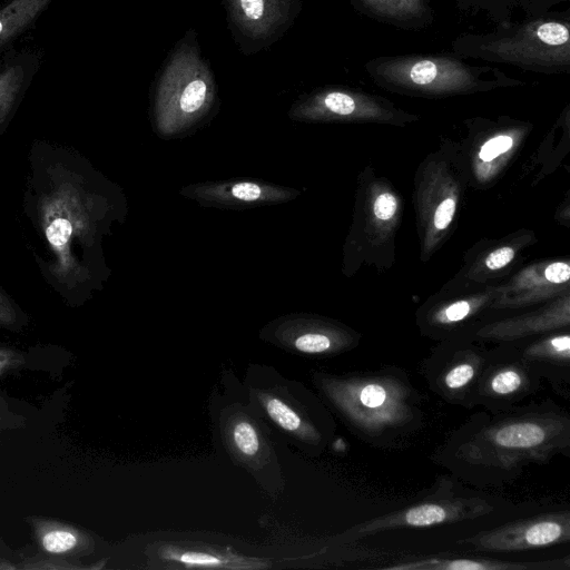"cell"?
Returning <instances> with one entry per match:
<instances>
[{"label":"cell","mask_w":570,"mask_h":570,"mask_svg":"<svg viewBox=\"0 0 570 570\" xmlns=\"http://www.w3.org/2000/svg\"><path fill=\"white\" fill-rule=\"evenodd\" d=\"M569 453L570 415L544 400L498 413H474L432 458L456 479L485 488L510 483L524 468Z\"/></svg>","instance_id":"6da1fadb"},{"label":"cell","mask_w":570,"mask_h":570,"mask_svg":"<svg viewBox=\"0 0 570 570\" xmlns=\"http://www.w3.org/2000/svg\"><path fill=\"white\" fill-rule=\"evenodd\" d=\"M317 383L348 430L371 446L402 449L424 428L423 395L402 367L320 374Z\"/></svg>","instance_id":"7a4b0ae2"},{"label":"cell","mask_w":570,"mask_h":570,"mask_svg":"<svg viewBox=\"0 0 570 570\" xmlns=\"http://www.w3.org/2000/svg\"><path fill=\"white\" fill-rule=\"evenodd\" d=\"M455 55L509 65L543 75L570 72V10L525 17L489 32H463L452 41Z\"/></svg>","instance_id":"3957f363"},{"label":"cell","mask_w":570,"mask_h":570,"mask_svg":"<svg viewBox=\"0 0 570 570\" xmlns=\"http://www.w3.org/2000/svg\"><path fill=\"white\" fill-rule=\"evenodd\" d=\"M364 68L380 88L412 97L444 98L524 85L497 67L468 63L454 52L379 56Z\"/></svg>","instance_id":"277c9868"},{"label":"cell","mask_w":570,"mask_h":570,"mask_svg":"<svg viewBox=\"0 0 570 570\" xmlns=\"http://www.w3.org/2000/svg\"><path fill=\"white\" fill-rule=\"evenodd\" d=\"M455 483L441 476L434 491L424 499L399 510L362 521L338 535L343 541H358L382 532L421 529L475 520L495 511V504L478 495H461Z\"/></svg>","instance_id":"5b68a950"},{"label":"cell","mask_w":570,"mask_h":570,"mask_svg":"<svg viewBox=\"0 0 570 570\" xmlns=\"http://www.w3.org/2000/svg\"><path fill=\"white\" fill-rule=\"evenodd\" d=\"M91 208L92 199L73 181L57 184L40 202L41 225L56 255L52 273L69 285L81 278L75 246L90 235Z\"/></svg>","instance_id":"8992f818"},{"label":"cell","mask_w":570,"mask_h":570,"mask_svg":"<svg viewBox=\"0 0 570 570\" xmlns=\"http://www.w3.org/2000/svg\"><path fill=\"white\" fill-rule=\"evenodd\" d=\"M487 353L473 333L461 334L440 341L421 362L420 371L435 395L446 403L471 410Z\"/></svg>","instance_id":"52a82bcc"},{"label":"cell","mask_w":570,"mask_h":570,"mask_svg":"<svg viewBox=\"0 0 570 570\" xmlns=\"http://www.w3.org/2000/svg\"><path fill=\"white\" fill-rule=\"evenodd\" d=\"M541 379L524 363L513 343L488 350L473 405L498 413L519 405L540 389Z\"/></svg>","instance_id":"ba28073f"},{"label":"cell","mask_w":570,"mask_h":570,"mask_svg":"<svg viewBox=\"0 0 570 570\" xmlns=\"http://www.w3.org/2000/svg\"><path fill=\"white\" fill-rule=\"evenodd\" d=\"M309 120L404 125L417 116L397 108L386 98L351 87H326L309 95L298 107Z\"/></svg>","instance_id":"9c48e42d"},{"label":"cell","mask_w":570,"mask_h":570,"mask_svg":"<svg viewBox=\"0 0 570 570\" xmlns=\"http://www.w3.org/2000/svg\"><path fill=\"white\" fill-rule=\"evenodd\" d=\"M570 511H552L514 520L459 540L480 551L511 552L568 543Z\"/></svg>","instance_id":"30bf717a"},{"label":"cell","mask_w":570,"mask_h":570,"mask_svg":"<svg viewBox=\"0 0 570 570\" xmlns=\"http://www.w3.org/2000/svg\"><path fill=\"white\" fill-rule=\"evenodd\" d=\"M213 98V81L194 52H179L163 75L159 107L167 117L191 119L205 110Z\"/></svg>","instance_id":"8fae6325"},{"label":"cell","mask_w":570,"mask_h":570,"mask_svg":"<svg viewBox=\"0 0 570 570\" xmlns=\"http://www.w3.org/2000/svg\"><path fill=\"white\" fill-rule=\"evenodd\" d=\"M570 265L567 261H551L531 265L499 287V297L492 309L521 308L541 301L559 297L568 288Z\"/></svg>","instance_id":"7c38bea8"},{"label":"cell","mask_w":570,"mask_h":570,"mask_svg":"<svg viewBox=\"0 0 570 570\" xmlns=\"http://www.w3.org/2000/svg\"><path fill=\"white\" fill-rule=\"evenodd\" d=\"M524 363L553 391L570 400L569 328L549 332L529 340L512 342Z\"/></svg>","instance_id":"4fadbf2b"},{"label":"cell","mask_w":570,"mask_h":570,"mask_svg":"<svg viewBox=\"0 0 570 570\" xmlns=\"http://www.w3.org/2000/svg\"><path fill=\"white\" fill-rule=\"evenodd\" d=\"M493 294H474L440 301L417 313L421 333L432 340L443 341L461 334L474 333V321L499 297Z\"/></svg>","instance_id":"5bb4252c"},{"label":"cell","mask_w":570,"mask_h":570,"mask_svg":"<svg viewBox=\"0 0 570 570\" xmlns=\"http://www.w3.org/2000/svg\"><path fill=\"white\" fill-rule=\"evenodd\" d=\"M569 296L522 315L482 324L473 335L479 341L512 343L529 340L549 332L569 328Z\"/></svg>","instance_id":"9a60e30c"},{"label":"cell","mask_w":570,"mask_h":570,"mask_svg":"<svg viewBox=\"0 0 570 570\" xmlns=\"http://www.w3.org/2000/svg\"><path fill=\"white\" fill-rule=\"evenodd\" d=\"M570 557L544 561H504L487 557L401 553L382 570H569Z\"/></svg>","instance_id":"2e32d148"},{"label":"cell","mask_w":570,"mask_h":570,"mask_svg":"<svg viewBox=\"0 0 570 570\" xmlns=\"http://www.w3.org/2000/svg\"><path fill=\"white\" fill-rule=\"evenodd\" d=\"M282 341L302 354L332 356L355 348L360 335L328 321L299 320L283 330Z\"/></svg>","instance_id":"e0dca14e"},{"label":"cell","mask_w":570,"mask_h":570,"mask_svg":"<svg viewBox=\"0 0 570 570\" xmlns=\"http://www.w3.org/2000/svg\"><path fill=\"white\" fill-rule=\"evenodd\" d=\"M432 181L423 188L420 197V223L423 228V245L428 249L436 246L453 224L458 203L459 187L446 171H435Z\"/></svg>","instance_id":"ac0fdd59"},{"label":"cell","mask_w":570,"mask_h":570,"mask_svg":"<svg viewBox=\"0 0 570 570\" xmlns=\"http://www.w3.org/2000/svg\"><path fill=\"white\" fill-rule=\"evenodd\" d=\"M353 9L374 21L402 30H421L434 21L431 0H348Z\"/></svg>","instance_id":"d6986e66"},{"label":"cell","mask_w":570,"mask_h":570,"mask_svg":"<svg viewBox=\"0 0 570 570\" xmlns=\"http://www.w3.org/2000/svg\"><path fill=\"white\" fill-rule=\"evenodd\" d=\"M159 559L183 568L261 569L267 564L258 559L239 556L226 548L163 544L157 549Z\"/></svg>","instance_id":"ffe728a7"},{"label":"cell","mask_w":570,"mask_h":570,"mask_svg":"<svg viewBox=\"0 0 570 570\" xmlns=\"http://www.w3.org/2000/svg\"><path fill=\"white\" fill-rule=\"evenodd\" d=\"M197 199L214 205L247 207L287 199L288 190L255 181L199 185L191 188Z\"/></svg>","instance_id":"44dd1931"},{"label":"cell","mask_w":570,"mask_h":570,"mask_svg":"<svg viewBox=\"0 0 570 570\" xmlns=\"http://www.w3.org/2000/svg\"><path fill=\"white\" fill-rule=\"evenodd\" d=\"M236 24L255 37H268L287 19L289 0H230Z\"/></svg>","instance_id":"7402d4cb"},{"label":"cell","mask_w":570,"mask_h":570,"mask_svg":"<svg viewBox=\"0 0 570 570\" xmlns=\"http://www.w3.org/2000/svg\"><path fill=\"white\" fill-rule=\"evenodd\" d=\"M257 399L267 416L281 429L308 445L322 444L324 438L321 430L282 397L272 393H259Z\"/></svg>","instance_id":"603a6c76"},{"label":"cell","mask_w":570,"mask_h":570,"mask_svg":"<svg viewBox=\"0 0 570 570\" xmlns=\"http://www.w3.org/2000/svg\"><path fill=\"white\" fill-rule=\"evenodd\" d=\"M53 0H9L0 8V49L27 30Z\"/></svg>","instance_id":"cb8c5ba5"},{"label":"cell","mask_w":570,"mask_h":570,"mask_svg":"<svg viewBox=\"0 0 570 570\" xmlns=\"http://www.w3.org/2000/svg\"><path fill=\"white\" fill-rule=\"evenodd\" d=\"M226 434L232 451L245 462L262 456L264 442L256 424L247 415H233L226 424Z\"/></svg>","instance_id":"d4e9b609"},{"label":"cell","mask_w":570,"mask_h":570,"mask_svg":"<svg viewBox=\"0 0 570 570\" xmlns=\"http://www.w3.org/2000/svg\"><path fill=\"white\" fill-rule=\"evenodd\" d=\"M28 73L27 61L19 59L0 66V125L8 117L27 83Z\"/></svg>","instance_id":"484cf974"},{"label":"cell","mask_w":570,"mask_h":570,"mask_svg":"<svg viewBox=\"0 0 570 570\" xmlns=\"http://www.w3.org/2000/svg\"><path fill=\"white\" fill-rule=\"evenodd\" d=\"M519 249L517 242L493 246L475 261L470 269V277L478 281L481 276L505 271L515 261Z\"/></svg>","instance_id":"4316f807"},{"label":"cell","mask_w":570,"mask_h":570,"mask_svg":"<svg viewBox=\"0 0 570 570\" xmlns=\"http://www.w3.org/2000/svg\"><path fill=\"white\" fill-rule=\"evenodd\" d=\"M525 0H454L456 8L462 12H482L495 26L512 21L514 9L521 8Z\"/></svg>","instance_id":"83f0119b"},{"label":"cell","mask_w":570,"mask_h":570,"mask_svg":"<svg viewBox=\"0 0 570 570\" xmlns=\"http://www.w3.org/2000/svg\"><path fill=\"white\" fill-rule=\"evenodd\" d=\"M77 543V538L68 531L56 530L45 534L42 539L43 548L53 553L65 552L73 548Z\"/></svg>","instance_id":"f1b7e54d"},{"label":"cell","mask_w":570,"mask_h":570,"mask_svg":"<svg viewBox=\"0 0 570 570\" xmlns=\"http://www.w3.org/2000/svg\"><path fill=\"white\" fill-rule=\"evenodd\" d=\"M569 1L570 0H525L521 9L525 17H538L552 11L551 9L557 4Z\"/></svg>","instance_id":"f546056e"},{"label":"cell","mask_w":570,"mask_h":570,"mask_svg":"<svg viewBox=\"0 0 570 570\" xmlns=\"http://www.w3.org/2000/svg\"><path fill=\"white\" fill-rule=\"evenodd\" d=\"M13 315L12 308L3 293L0 291V322H8Z\"/></svg>","instance_id":"4dcf8cb0"}]
</instances>
